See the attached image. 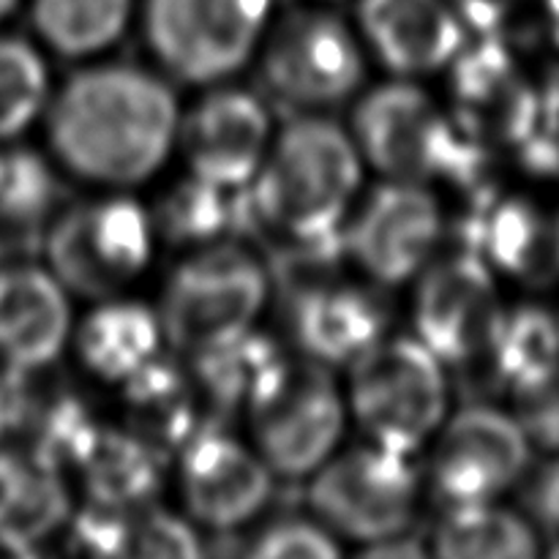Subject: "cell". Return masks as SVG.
I'll return each mask as SVG.
<instances>
[{
    "mask_svg": "<svg viewBox=\"0 0 559 559\" xmlns=\"http://www.w3.org/2000/svg\"><path fill=\"white\" fill-rule=\"evenodd\" d=\"M173 87L131 63H98L60 85L47 136L60 167L87 183L129 189L151 180L178 145Z\"/></svg>",
    "mask_w": 559,
    "mask_h": 559,
    "instance_id": "obj_1",
    "label": "cell"
},
{
    "mask_svg": "<svg viewBox=\"0 0 559 559\" xmlns=\"http://www.w3.org/2000/svg\"><path fill=\"white\" fill-rule=\"evenodd\" d=\"M364 178L353 134L331 118L304 112L267 147L249 189L254 224L289 240L342 233Z\"/></svg>",
    "mask_w": 559,
    "mask_h": 559,
    "instance_id": "obj_2",
    "label": "cell"
},
{
    "mask_svg": "<svg viewBox=\"0 0 559 559\" xmlns=\"http://www.w3.org/2000/svg\"><path fill=\"white\" fill-rule=\"evenodd\" d=\"M349 134L360 158L391 180L445 178L478 189L486 173L484 142L451 123L435 98L407 76L366 93Z\"/></svg>",
    "mask_w": 559,
    "mask_h": 559,
    "instance_id": "obj_3",
    "label": "cell"
},
{
    "mask_svg": "<svg viewBox=\"0 0 559 559\" xmlns=\"http://www.w3.org/2000/svg\"><path fill=\"white\" fill-rule=\"evenodd\" d=\"M267 293V267L243 246L213 243L194 251L162 289L164 338L191 358L224 347L254 328Z\"/></svg>",
    "mask_w": 559,
    "mask_h": 559,
    "instance_id": "obj_4",
    "label": "cell"
},
{
    "mask_svg": "<svg viewBox=\"0 0 559 559\" xmlns=\"http://www.w3.org/2000/svg\"><path fill=\"white\" fill-rule=\"evenodd\" d=\"M349 409L374 445L413 456L448 418L442 360L420 338H380L349 364Z\"/></svg>",
    "mask_w": 559,
    "mask_h": 559,
    "instance_id": "obj_5",
    "label": "cell"
},
{
    "mask_svg": "<svg viewBox=\"0 0 559 559\" xmlns=\"http://www.w3.org/2000/svg\"><path fill=\"white\" fill-rule=\"evenodd\" d=\"M254 451L271 473L304 478L336 453L344 435V399L325 364L278 358L249 404Z\"/></svg>",
    "mask_w": 559,
    "mask_h": 559,
    "instance_id": "obj_6",
    "label": "cell"
},
{
    "mask_svg": "<svg viewBox=\"0 0 559 559\" xmlns=\"http://www.w3.org/2000/svg\"><path fill=\"white\" fill-rule=\"evenodd\" d=\"M273 0H142L153 58L178 80L216 85L246 69L271 27Z\"/></svg>",
    "mask_w": 559,
    "mask_h": 559,
    "instance_id": "obj_7",
    "label": "cell"
},
{
    "mask_svg": "<svg viewBox=\"0 0 559 559\" xmlns=\"http://www.w3.org/2000/svg\"><path fill=\"white\" fill-rule=\"evenodd\" d=\"M153 235L151 213L131 197L80 202L49 227V271L80 298H118L151 265Z\"/></svg>",
    "mask_w": 559,
    "mask_h": 559,
    "instance_id": "obj_8",
    "label": "cell"
},
{
    "mask_svg": "<svg viewBox=\"0 0 559 559\" xmlns=\"http://www.w3.org/2000/svg\"><path fill=\"white\" fill-rule=\"evenodd\" d=\"M267 91L300 112L349 102L366 76L358 36L342 16L322 9H298L267 27L260 44Z\"/></svg>",
    "mask_w": 559,
    "mask_h": 559,
    "instance_id": "obj_9",
    "label": "cell"
},
{
    "mask_svg": "<svg viewBox=\"0 0 559 559\" xmlns=\"http://www.w3.org/2000/svg\"><path fill=\"white\" fill-rule=\"evenodd\" d=\"M418 495L409 456L369 445L333 453L311 480L309 506L333 535L371 546L407 533Z\"/></svg>",
    "mask_w": 559,
    "mask_h": 559,
    "instance_id": "obj_10",
    "label": "cell"
},
{
    "mask_svg": "<svg viewBox=\"0 0 559 559\" xmlns=\"http://www.w3.org/2000/svg\"><path fill=\"white\" fill-rule=\"evenodd\" d=\"M506 309L484 257L456 251L424 273L415 293L413 320L418 338L448 366L489 360Z\"/></svg>",
    "mask_w": 559,
    "mask_h": 559,
    "instance_id": "obj_11",
    "label": "cell"
},
{
    "mask_svg": "<svg viewBox=\"0 0 559 559\" xmlns=\"http://www.w3.org/2000/svg\"><path fill=\"white\" fill-rule=\"evenodd\" d=\"M530 451L533 442L516 415L486 404L459 409L440 426L431 448L435 495L448 508L495 502L527 473Z\"/></svg>",
    "mask_w": 559,
    "mask_h": 559,
    "instance_id": "obj_12",
    "label": "cell"
},
{
    "mask_svg": "<svg viewBox=\"0 0 559 559\" xmlns=\"http://www.w3.org/2000/svg\"><path fill=\"white\" fill-rule=\"evenodd\" d=\"M344 233V249L360 271L385 287L418 276L445 233L435 191L415 180L377 186Z\"/></svg>",
    "mask_w": 559,
    "mask_h": 559,
    "instance_id": "obj_13",
    "label": "cell"
},
{
    "mask_svg": "<svg viewBox=\"0 0 559 559\" xmlns=\"http://www.w3.org/2000/svg\"><path fill=\"white\" fill-rule=\"evenodd\" d=\"M273 142L265 104L240 87H216L180 115L178 145L191 175L222 189H246Z\"/></svg>",
    "mask_w": 559,
    "mask_h": 559,
    "instance_id": "obj_14",
    "label": "cell"
},
{
    "mask_svg": "<svg viewBox=\"0 0 559 559\" xmlns=\"http://www.w3.org/2000/svg\"><path fill=\"white\" fill-rule=\"evenodd\" d=\"M456 126L473 140L519 147L538 120V87L530 85L500 36H480L451 60Z\"/></svg>",
    "mask_w": 559,
    "mask_h": 559,
    "instance_id": "obj_15",
    "label": "cell"
},
{
    "mask_svg": "<svg viewBox=\"0 0 559 559\" xmlns=\"http://www.w3.org/2000/svg\"><path fill=\"white\" fill-rule=\"evenodd\" d=\"M178 486L186 513L218 533L249 524L273 491L265 459L218 429L197 431L186 442Z\"/></svg>",
    "mask_w": 559,
    "mask_h": 559,
    "instance_id": "obj_16",
    "label": "cell"
},
{
    "mask_svg": "<svg viewBox=\"0 0 559 559\" xmlns=\"http://www.w3.org/2000/svg\"><path fill=\"white\" fill-rule=\"evenodd\" d=\"M366 44L396 76L448 69L464 47V22L451 0H358Z\"/></svg>",
    "mask_w": 559,
    "mask_h": 559,
    "instance_id": "obj_17",
    "label": "cell"
},
{
    "mask_svg": "<svg viewBox=\"0 0 559 559\" xmlns=\"http://www.w3.org/2000/svg\"><path fill=\"white\" fill-rule=\"evenodd\" d=\"M69 289L52 271L0 267V355L11 369L55 364L71 338Z\"/></svg>",
    "mask_w": 559,
    "mask_h": 559,
    "instance_id": "obj_18",
    "label": "cell"
},
{
    "mask_svg": "<svg viewBox=\"0 0 559 559\" xmlns=\"http://www.w3.org/2000/svg\"><path fill=\"white\" fill-rule=\"evenodd\" d=\"M289 325L298 347L325 366L353 364L385 338L388 309L371 289L325 282L287 295Z\"/></svg>",
    "mask_w": 559,
    "mask_h": 559,
    "instance_id": "obj_19",
    "label": "cell"
},
{
    "mask_svg": "<svg viewBox=\"0 0 559 559\" xmlns=\"http://www.w3.org/2000/svg\"><path fill=\"white\" fill-rule=\"evenodd\" d=\"M467 249L486 251L491 265L530 287L559 282V207L524 197L491 200L464 227Z\"/></svg>",
    "mask_w": 559,
    "mask_h": 559,
    "instance_id": "obj_20",
    "label": "cell"
},
{
    "mask_svg": "<svg viewBox=\"0 0 559 559\" xmlns=\"http://www.w3.org/2000/svg\"><path fill=\"white\" fill-rule=\"evenodd\" d=\"M158 311L136 300L107 298L80 322L74 347L80 364L104 382L123 385L131 374L151 364L162 347Z\"/></svg>",
    "mask_w": 559,
    "mask_h": 559,
    "instance_id": "obj_21",
    "label": "cell"
},
{
    "mask_svg": "<svg viewBox=\"0 0 559 559\" xmlns=\"http://www.w3.org/2000/svg\"><path fill=\"white\" fill-rule=\"evenodd\" d=\"M69 491L55 467L38 459L0 451V546L25 551L63 527Z\"/></svg>",
    "mask_w": 559,
    "mask_h": 559,
    "instance_id": "obj_22",
    "label": "cell"
},
{
    "mask_svg": "<svg viewBox=\"0 0 559 559\" xmlns=\"http://www.w3.org/2000/svg\"><path fill=\"white\" fill-rule=\"evenodd\" d=\"M76 467L82 469L85 489L96 506L134 511L145 506L162 486V448L136 431L102 429L87 445Z\"/></svg>",
    "mask_w": 559,
    "mask_h": 559,
    "instance_id": "obj_23",
    "label": "cell"
},
{
    "mask_svg": "<svg viewBox=\"0 0 559 559\" xmlns=\"http://www.w3.org/2000/svg\"><path fill=\"white\" fill-rule=\"evenodd\" d=\"M200 388L186 377L180 366L156 358L142 366L136 374L123 382L126 415L131 431L145 437L156 448L186 445L197 435V413H200Z\"/></svg>",
    "mask_w": 559,
    "mask_h": 559,
    "instance_id": "obj_24",
    "label": "cell"
},
{
    "mask_svg": "<svg viewBox=\"0 0 559 559\" xmlns=\"http://www.w3.org/2000/svg\"><path fill=\"white\" fill-rule=\"evenodd\" d=\"M435 555L445 559H530L538 555L535 530L495 502L451 506L435 530Z\"/></svg>",
    "mask_w": 559,
    "mask_h": 559,
    "instance_id": "obj_25",
    "label": "cell"
},
{
    "mask_svg": "<svg viewBox=\"0 0 559 559\" xmlns=\"http://www.w3.org/2000/svg\"><path fill=\"white\" fill-rule=\"evenodd\" d=\"M134 0H33V27L52 52L93 58L126 33Z\"/></svg>",
    "mask_w": 559,
    "mask_h": 559,
    "instance_id": "obj_26",
    "label": "cell"
},
{
    "mask_svg": "<svg viewBox=\"0 0 559 559\" xmlns=\"http://www.w3.org/2000/svg\"><path fill=\"white\" fill-rule=\"evenodd\" d=\"M249 200H233L229 189L189 175L169 186L153 213V229L169 243H211L233 227L235 218H246Z\"/></svg>",
    "mask_w": 559,
    "mask_h": 559,
    "instance_id": "obj_27",
    "label": "cell"
},
{
    "mask_svg": "<svg viewBox=\"0 0 559 559\" xmlns=\"http://www.w3.org/2000/svg\"><path fill=\"white\" fill-rule=\"evenodd\" d=\"M282 353L276 344L251 328L249 333L224 347L194 355V382L207 407L227 413L249 404L254 388Z\"/></svg>",
    "mask_w": 559,
    "mask_h": 559,
    "instance_id": "obj_28",
    "label": "cell"
},
{
    "mask_svg": "<svg viewBox=\"0 0 559 559\" xmlns=\"http://www.w3.org/2000/svg\"><path fill=\"white\" fill-rule=\"evenodd\" d=\"M497 380L511 388L535 380L559 366V322L540 306L506 311L491 344L489 360Z\"/></svg>",
    "mask_w": 559,
    "mask_h": 559,
    "instance_id": "obj_29",
    "label": "cell"
},
{
    "mask_svg": "<svg viewBox=\"0 0 559 559\" xmlns=\"http://www.w3.org/2000/svg\"><path fill=\"white\" fill-rule=\"evenodd\" d=\"M49 102V71L36 47L0 38V140L22 134Z\"/></svg>",
    "mask_w": 559,
    "mask_h": 559,
    "instance_id": "obj_30",
    "label": "cell"
},
{
    "mask_svg": "<svg viewBox=\"0 0 559 559\" xmlns=\"http://www.w3.org/2000/svg\"><path fill=\"white\" fill-rule=\"evenodd\" d=\"M55 173L31 151L3 153L0 167V227L27 229L41 222L52 207Z\"/></svg>",
    "mask_w": 559,
    "mask_h": 559,
    "instance_id": "obj_31",
    "label": "cell"
},
{
    "mask_svg": "<svg viewBox=\"0 0 559 559\" xmlns=\"http://www.w3.org/2000/svg\"><path fill=\"white\" fill-rule=\"evenodd\" d=\"M202 546L186 519L142 506L129 519V557H197Z\"/></svg>",
    "mask_w": 559,
    "mask_h": 559,
    "instance_id": "obj_32",
    "label": "cell"
},
{
    "mask_svg": "<svg viewBox=\"0 0 559 559\" xmlns=\"http://www.w3.org/2000/svg\"><path fill=\"white\" fill-rule=\"evenodd\" d=\"M249 555L262 559H331L342 555V549L325 524L293 516L267 524L249 546Z\"/></svg>",
    "mask_w": 559,
    "mask_h": 559,
    "instance_id": "obj_33",
    "label": "cell"
},
{
    "mask_svg": "<svg viewBox=\"0 0 559 559\" xmlns=\"http://www.w3.org/2000/svg\"><path fill=\"white\" fill-rule=\"evenodd\" d=\"M513 415L533 445L559 453V366L513 388Z\"/></svg>",
    "mask_w": 559,
    "mask_h": 559,
    "instance_id": "obj_34",
    "label": "cell"
},
{
    "mask_svg": "<svg viewBox=\"0 0 559 559\" xmlns=\"http://www.w3.org/2000/svg\"><path fill=\"white\" fill-rule=\"evenodd\" d=\"M464 25L480 36H500L506 22L522 9L527 0H451Z\"/></svg>",
    "mask_w": 559,
    "mask_h": 559,
    "instance_id": "obj_35",
    "label": "cell"
},
{
    "mask_svg": "<svg viewBox=\"0 0 559 559\" xmlns=\"http://www.w3.org/2000/svg\"><path fill=\"white\" fill-rule=\"evenodd\" d=\"M530 506L538 513L540 522L559 530V459L538 475L530 489Z\"/></svg>",
    "mask_w": 559,
    "mask_h": 559,
    "instance_id": "obj_36",
    "label": "cell"
},
{
    "mask_svg": "<svg viewBox=\"0 0 559 559\" xmlns=\"http://www.w3.org/2000/svg\"><path fill=\"white\" fill-rule=\"evenodd\" d=\"M360 555L366 557H424L426 549L415 538L407 535H393V538L380 540V544L364 546Z\"/></svg>",
    "mask_w": 559,
    "mask_h": 559,
    "instance_id": "obj_37",
    "label": "cell"
},
{
    "mask_svg": "<svg viewBox=\"0 0 559 559\" xmlns=\"http://www.w3.org/2000/svg\"><path fill=\"white\" fill-rule=\"evenodd\" d=\"M546 25H549L551 41L559 47V0H546Z\"/></svg>",
    "mask_w": 559,
    "mask_h": 559,
    "instance_id": "obj_38",
    "label": "cell"
},
{
    "mask_svg": "<svg viewBox=\"0 0 559 559\" xmlns=\"http://www.w3.org/2000/svg\"><path fill=\"white\" fill-rule=\"evenodd\" d=\"M16 3H20V0H0V22H3L11 11H14Z\"/></svg>",
    "mask_w": 559,
    "mask_h": 559,
    "instance_id": "obj_39",
    "label": "cell"
},
{
    "mask_svg": "<svg viewBox=\"0 0 559 559\" xmlns=\"http://www.w3.org/2000/svg\"><path fill=\"white\" fill-rule=\"evenodd\" d=\"M551 557H555V559H559V544H555V546H551Z\"/></svg>",
    "mask_w": 559,
    "mask_h": 559,
    "instance_id": "obj_40",
    "label": "cell"
},
{
    "mask_svg": "<svg viewBox=\"0 0 559 559\" xmlns=\"http://www.w3.org/2000/svg\"><path fill=\"white\" fill-rule=\"evenodd\" d=\"M0 167H3V153H0Z\"/></svg>",
    "mask_w": 559,
    "mask_h": 559,
    "instance_id": "obj_41",
    "label": "cell"
},
{
    "mask_svg": "<svg viewBox=\"0 0 559 559\" xmlns=\"http://www.w3.org/2000/svg\"><path fill=\"white\" fill-rule=\"evenodd\" d=\"M0 254H3V246H0Z\"/></svg>",
    "mask_w": 559,
    "mask_h": 559,
    "instance_id": "obj_42",
    "label": "cell"
}]
</instances>
